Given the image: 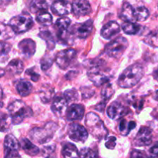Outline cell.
I'll return each mask as SVG.
<instances>
[{"label": "cell", "instance_id": "cell-1", "mask_svg": "<svg viewBox=\"0 0 158 158\" xmlns=\"http://www.w3.org/2000/svg\"><path fill=\"white\" fill-rule=\"evenodd\" d=\"M143 77V66L140 64L131 65L127 68L119 77L117 83L122 88H131L137 85Z\"/></svg>", "mask_w": 158, "mask_h": 158}, {"label": "cell", "instance_id": "cell-2", "mask_svg": "<svg viewBox=\"0 0 158 158\" xmlns=\"http://www.w3.org/2000/svg\"><path fill=\"white\" fill-rule=\"evenodd\" d=\"M85 123L91 135L96 138L101 140L107 135L108 131L104 123L95 113L89 112L86 114Z\"/></svg>", "mask_w": 158, "mask_h": 158}, {"label": "cell", "instance_id": "cell-3", "mask_svg": "<svg viewBox=\"0 0 158 158\" xmlns=\"http://www.w3.org/2000/svg\"><path fill=\"white\" fill-rule=\"evenodd\" d=\"M8 110L13 124L21 123L25 118L32 114V110L21 100H15L11 103L8 106Z\"/></svg>", "mask_w": 158, "mask_h": 158}, {"label": "cell", "instance_id": "cell-4", "mask_svg": "<svg viewBox=\"0 0 158 158\" xmlns=\"http://www.w3.org/2000/svg\"><path fill=\"white\" fill-rule=\"evenodd\" d=\"M57 125L53 122H49L44 127H35L29 133L31 139L39 143H44L51 140L54 132L56 131Z\"/></svg>", "mask_w": 158, "mask_h": 158}, {"label": "cell", "instance_id": "cell-5", "mask_svg": "<svg viewBox=\"0 0 158 158\" xmlns=\"http://www.w3.org/2000/svg\"><path fill=\"white\" fill-rule=\"evenodd\" d=\"M9 25L15 33L20 34L29 30L33 26V21L30 15L23 13L13 17L9 21Z\"/></svg>", "mask_w": 158, "mask_h": 158}, {"label": "cell", "instance_id": "cell-6", "mask_svg": "<svg viewBox=\"0 0 158 158\" xmlns=\"http://www.w3.org/2000/svg\"><path fill=\"white\" fill-rule=\"evenodd\" d=\"M128 46V41L124 37H118L108 43L105 48V52L109 56L119 58L125 52Z\"/></svg>", "mask_w": 158, "mask_h": 158}, {"label": "cell", "instance_id": "cell-7", "mask_svg": "<svg viewBox=\"0 0 158 158\" xmlns=\"http://www.w3.org/2000/svg\"><path fill=\"white\" fill-rule=\"evenodd\" d=\"M77 56V52L73 49H64L58 52L56 57V63L61 69H66L73 62Z\"/></svg>", "mask_w": 158, "mask_h": 158}, {"label": "cell", "instance_id": "cell-8", "mask_svg": "<svg viewBox=\"0 0 158 158\" xmlns=\"http://www.w3.org/2000/svg\"><path fill=\"white\" fill-rule=\"evenodd\" d=\"M88 77L89 80L94 83L95 86H99L108 83L110 80V77L102 71L99 66H93L88 72Z\"/></svg>", "mask_w": 158, "mask_h": 158}, {"label": "cell", "instance_id": "cell-9", "mask_svg": "<svg viewBox=\"0 0 158 158\" xmlns=\"http://www.w3.org/2000/svg\"><path fill=\"white\" fill-rule=\"evenodd\" d=\"M68 135L71 140L76 142H85L88 137V133L84 127L78 123H71L68 129Z\"/></svg>", "mask_w": 158, "mask_h": 158}, {"label": "cell", "instance_id": "cell-10", "mask_svg": "<svg viewBox=\"0 0 158 158\" xmlns=\"http://www.w3.org/2000/svg\"><path fill=\"white\" fill-rule=\"evenodd\" d=\"M152 142V131L149 127H142L139 130L134 143L137 147H144L150 145Z\"/></svg>", "mask_w": 158, "mask_h": 158}, {"label": "cell", "instance_id": "cell-11", "mask_svg": "<svg viewBox=\"0 0 158 158\" xmlns=\"http://www.w3.org/2000/svg\"><path fill=\"white\" fill-rule=\"evenodd\" d=\"M128 112H129V110L126 106L117 101L113 102L107 109L108 116H109L110 118L114 120H120V118L127 115Z\"/></svg>", "mask_w": 158, "mask_h": 158}, {"label": "cell", "instance_id": "cell-12", "mask_svg": "<svg viewBox=\"0 0 158 158\" xmlns=\"http://www.w3.org/2000/svg\"><path fill=\"white\" fill-rule=\"evenodd\" d=\"M51 10L55 15L62 16L70 13L73 11V6L66 0H56L52 3Z\"/></svg>", "mask_w": 158, "mask_h": 158}, {"label": "cell", "instance_id": "cell-13", "mask_svg": "<svg viewBox=\"0 0 158 158\" xmlns=\"http://www.w3.org/2000/svg\"><path fill=\"white\" fill-rule=\"evenodd\" d=\"M72 6L73 12L77 17L85 16L91 12V6L88 0H75Z\"/></svg>", "mask_w": 158, "mask_h": 158}, {"label": "cell", "instance_id": "cell-14", "mask_svg": "<svg viewBox=\"0 0 158 158\" xmlns=\"http://www.w3.org/2000/svg\"><path fill=\"white\" fill-rule=\"evenodd\" d=\"M93 28L94 26H93L92 20H88L81 24H77L73 28V29L74 34L77 37L80 39H85L90 35L93 31Z\"/></svg>", "mask_w": 158, "mask_h": 158}, {"label": "cell", "instance_id": "cell-15", "mask_svg": "<svg viewBox=\"0 0 158 158\" xmlns=\"http://www.w3.org/2000/svg\"><path fill=\"white\" fill-rule=\"evenodd\" d=\"M19 49L21 51L23 56L26 59L32 57L35 52V43L30 39L23 40L19 43Z\"/></svg>", "mask_w": 158, "mask_h": 158}, {"label": "cell", "instance_id": "cell-16", "mask_svg": "<svg viewBox=\"0 0 158 158\" xmlns=\"http://www.w3.org/2000/svg\"><path fill=\"white\" fill-rule=\"evenodd\" d=\"M68 100L65 97H57L54 99L52 103V110L58 117H63L66 111H67Z\"/></svg>", "mask_w": 158, "mask_h": 158}, {"label": "cell", "instance_id": "cell-17", "mask_svg": "<svg viewBox=\"0 0 158 158\" xmlns=\"http://www.w3.org/2000/svg\"><path fill=\"white\" fill-rule=\"evenodd\" d=\"M84 106L80 104H73L71 105L66 111V117L69 121H74V120H80L83 118L84 115Z\"/></svg>", "mask_w": 158, "mask_h": 158}, {"label": "cell", "instance_id": "cell-18", "mask_svg": "<svg viewBox=\"0 0 158 158\" xmlns=\"http://www.w3.org/2000/svg\"><path fill=\"white\" fill-rule=\"evenodd\" d=\"M120 31V27L118 23L115 21H112L105 25L101 29V35L106 40H110L111 38L118 34Z\"/></svg>", "mask_w": 158, "mask_h": 158}, {"label": "cell", "instance_id": "cell-19", "mask_svg": "<svg viewBox=\"0 0 158 158\" xmlns=\"http://www.w3.org/2000/svg\"><path fill=\"white\" fill-rule=\"evenodd\" d=\"M20 146H21L22 149L28 155L35 156L40 153V149H39L38 147L35 146L30 140H29L26 138L22 139L21 141H20Z\"/></svg>", "mask_w": 158, "mask_h": 158}, {"label": "cell", "instance_id": "cell-20", "mask_svg": "<svg viewBox=\"0 0 158 158\" xmlns=\"http://www.w3.org/2000/svg\"><path fill=\"white\" fill-rule=\"evenodd\" d=\"M5 152H18L19 143L14 136L7 135L4 141Z\"/></svg>", "mask_w": 158, "mask_h": 158}, {"label": "cell", "instance_id": "cell-21", "mask_svg": "<svg viewBox=\"0 0 158 158\" xmlns=\"http://www.w3.org/2000/svg\"><path fill=\"white\" fill-rule=\"evenodd\" d=\"M70 19L67 18V17L60 18L56 22V26L57 29H58L59 36L61 37L62 39L64 38L65 35H66V32H67V29H69V26H70Z\"/></svg>", "mask_w": 158, "mask_h": 158}, {"label": "cell", "instance_id": "cell-22", "mask_svg": "<svg viewBox=\"0 0 158 158\" xmlns=\"http://www.w3.org/2000/svg\"><path fill=\"white\" fill-rule=\"evenodd\" d=\"M63 158H78L80 157L77 147L71 143H67L63 146L62 150Z\"/></svg>", "mask_w": 158, "mask_h": 158}, {"label": "cell", "instance_id": "cell-23", "mask_svg": "<svg viewBox=\"0 0 158 158\" xmlns=\"http://www.w3.org/2000/svg\"><path fill=\"white\" fill-rule=\"evenodd\" d=\"M134 11H135V9H134L131 5H130L129 3H125L122 7L120 18L126 22H133L135 20Z\"/></svg>", "mask_w": 158, "mask_h": 158}, {"label": "cell", "instance_id": "cell-24", "mask_svg": "<svg viewBox=\"0 0 158 158\" xmlns=\"http://www.w3.org/2000/svg\"><path fill=\"white\" fill-rule=\"evenodd\" d=\"M16 89L21 97H27L32 93V86L29 82L20 80L16 84Z\"/></svg>", "mask_w": 158, "mask_h": 158}, {"label": "cell", "instance_id": "cell-25", "mask_svg": "<svg viewBox=\"0 0 158 158\" xmlns=\"http://www.w3.org/2000/svg\"><path fill=\"white\" fill-rule=\"evenodd\" d=\"M141 26L138 24L134 23L133 22H126L122 25V29L123 32L128 35H136L139 33Z\"/></svg>", "mask_w": 158, "mask_h": 158}, {"label": "cell", "instance_id": "cell-26", "mask_svg": "<svg viewBox=\"0 0 158 158\" xmlns=\"http://www.w3.org/2000/svg\"><path fill=\"white\" fill-rule=\"evenodd\" d=\"M137 123L134 121H127L126 120H123L120 121V124H119V131H120V134L123 136H127L129 134L132 130L135 128Z\"/></svg>", "mask_w": 158, "mask_h": 158}, {"label": "cell", "instance_id": "cell-27", "mask_svg": "<svg viewBox=\"0 0 158 158\" xmlns=\"http://www.w3.org/2000/svg\"><path fill=\"white\" fill-rule=\"evenodd\" d=\"M23 70V63L21 60H15L9 62L7 66V71L12 73V74H20Z\"/></svg>", "mask_w": 158, "mask_h": 158}, {"label": "cell", "instance_id": "cell-28", "mask_svg": "<svg viewBox=\"0 0 158 158\" xmlns=\"http://www.w3.org/2000/svg\"><path fill=\"white\" fill-rule=\"evenodd\" d=\"M48 3L46 0H32L30 9L32 12H43L48 9Z\"/></svg>", "mask_w": 158, "mask_h": 158}, {"label": "cell", "instance_id": "cell-29", "mask_svg": "<svg viewBox=\"0 0 158 158\" xmlns=\"http://www.w3.org/2000/svg\"><path fill=\"white\" fill-rule=\"evenodd\" d=\"M149 11L144 6H139L134 11L135 19L138 22H143L149 17Z\"/></svg>", "mask_w": 158, "mask_h": 158}, {"label": "cell", "instance_id": "cell-30", "mask_svg": "<svg viewBox=\"0 0 158 158\" xmlns=\"http://www.w3.org/2000/svg\"><path fill=\"white\" fill-rule=\"evenodd\" d=\"M36 21L44 26H49L52 23V17L46 11L40 12L36 16Z\"/></svg>", "mask_w": 158, "mask_h": 158}, {"label": "cell", "instance_id": "cell-31", "mask_svg": "<svg viewBox=\"0 0 158 158\" xmlns=\"http://www.w3.org/2000/svg\"><path fill=\"white\" fill-rule=\"evenodd\" d=\"M40 96L43 103H48L53 97L54 91L50 87H43L40 92Z\"/></svg>", "mask_w": 158, "mask_h": 158}, {"label": "cell", "instance_id": "cell-32", "mask_svg": "<svg viewBox=\"0 0 158 158\" xmlns=\"http://www.w3.org/2000/svg\"><path fill=\"white\" fill-rule=\"evenodd\" d=\"M40 36L46 42V44H47L49 49H53L54 46H55V40H54L53 36L50 32L47 30L41 31V32L40 33Z\"/></svg>", "mask_w": 158, "mask_h": 158}, {"label": "cell", "instance_id": "cell-33", "mask_svg": "<svg viewBox=\"0 0 158 158\" xmlns=\"http://www.w3.org/2000/svg\"><path fill=\"white\" fill-rule=\"evenodd\" d=\"M144 41L145 43L154 47H158V31H154L148 34Z\"/></svg>", "mask_w": 158, "mask_h": 158}, {"label": "cell", "instance_id": "cell-34", "mask_svg": "<svg viewBox=\"0 0 158 158\" xmlns=\"http://www.w3.org/2000/svg\"><path fill=\"white\" fill-rule=\"evenodd\" d=\"M80 158H98L97 152L93 151L90 148H83L79 152Z\"/></svg>", "mask_w": 158, "mask_h": 158}, {"label": "cell", "instance_id": "cell-35", "mask_svg": "<svg viewBox=\"0 0 158 158\" xmlns=\"http://www.w3.org/2000/svg\"><path fill=\"white\" fill-rule=\"evenodd\" d=\"M11 49V46L5 42H1V62L3 63L8 58L9 52Z\"/></svg>", "mask_w": 158, "mask_h": 158}, {"label": "cell", "instance_id": "cell-36", "mask_svg": "<svg viewBox=\"0 0 158 158\" xmlns=\"http://www.w3.org/2000/svg\"><path fill=\"white\" fill-rule=\"evenodd\" d=\"M64 97H66L68 102H74L77 100L78 94L75 89H68L66 90L64 93Z\"/></svg>", "mask_w": 158, "mask_h": 158}, {"label": "cell", "instance_id": "cell-37", "mask_svg": "<svg viewBox=\"0 0 158 158\" xmlns=\"http://www.w3.org/2000/svg\"><path fill=\"white\" fill-rule=\"evenodd\" d=\"M102 96H103V98L106 101H107L112 95L114 94V89H113L112 86L110 85H106V86H104V88L102 90Z\"/></svg>", "mask_w": 158, "mask_h": 158}, {"label": "cell", "instance_id": "cell-38", "mask_svg": "<svg viewBox=\"0 0 158 158\" xmlns=\"http://www.w3.org/2000/svg\"><path fill=\"white\" fill-rule=\"evenodd\" d=\"M40 63H41L42 69H43V70H44V71H46V70H47L48 69H49V67L52 66V58H51V57L46 56L43 57V58L42 59Z\"/></svg>", "mask_w": 158, "mask_h": 158}, {"label": "cell", "instance_id": "cell-39", "mask_svg": "<svg viewBox=\"0 0 158 158\" xmlns=\"http://www.w3.org/2000/svg\"><path fill=\"white\" fill-rule=\"evenodd\" d=\"M9 118L7 114H2L1 116V128L2 131H5L6 129H8L9 127Z\"/></svg>", "mask_w": 158, "mask_h": 158}, {"label": "cell", "instance_id": "cell-40", "mask_svg": "<svg viewBox=\"0 0 158 158\" xmlns=\"http://www.w3.org/2000/svg\"><path fill=\"white\" fill-rule=\"evenodd\" d=\"M26 74L27 77H29L32 81L36 82L38 81L39 79H40V74L37 73L35 71H34L33 68L32 69H29L26 71Z\"/></svg>", "mask_w": 158, "mask_h": 158}, {"label": "cell", "instance_id": "cell-41", "mask_svg": "<svg viewBox=\"0 0 158 158\" xmlns=\"http://www.w3.org/2000/svg\"><path fill=\"white\" fill-rule=\"evenodd\" d=\"M116 139L115 137H110L105 143V146L108 149H114L116 146Z\"/></svg>", "mask_w": 158, "mask_h": 158}, {"label": "cell", "instance_id": "cell-42", "mask_svg": "<svg viewBox=\"0 0 158 158\" xmlns=\"http://www.w3.org/2000/svg\"><path fill=\"white\" fill-rule=\"evenodd\" d=\"M131 158H148L144 152L137 150H134L132 151L131 155Z\"/></svg>", "mask_w": 158, "mask_h": 158}, {"label": "cell", "instance_id": "cell-43", "mask_svg": "<svg viewBox=\"0 0 158 158\" xmlns=\"http://www.w3.org/2000/svg\"><path fill=\"white\" fill-rule=\"evenodd\" d=\"M150 154H151V157H158V142L156 143L150 149Z\"/></svg>", "mask_w": 158, "mask_h": 158}, {"label": "cell", "instance_id": "cell-44", "mask_svg": "<svg viewBox=\"0 0 158 158\" xmlns=\"http://www.w3.org/2000/svg\"><path fill=\"white\" fill-rule=\"evenodd\" d=\"M4 158H23L18 152H5Z\"/></svg>", "mask_w": 158, "mask_h": 158}, {"label": "cell", "instance_id": "cell-45", "mask_svg": "<svg viewBox=\"0 0 158 158\" xmlns=\"http://www.w3.org/2000/svg\"><path fill=\"white\" fill-rule=\"evenodd\" d=\"M153 76H154V79L158 81V68L156 69V70L154 71V74H153Z\"/></svg>", "mask_w": 158, "mask_h": 158}, {"label": "cell", "instance_id": "cell-46", "mask_svg": "<svg viewBox=\"0 0 158 158\" xmlns=\"http://www.w3.org/2000/svg\"><path fill=\"white\" fill-rule=\"evenodd\" d=\"M154 99H155L156 100H157V101H158V90L156 91L155 96H154Z\"/></svg>", "mask_w": 158, "mask_h": 158}]
</instances>
